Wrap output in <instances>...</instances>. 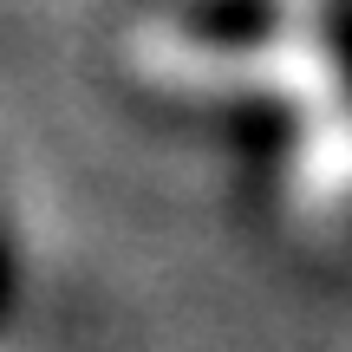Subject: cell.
Segmentation results:
<instances>
[{"label":"cell","mask_w":352,"mask_h":352,"mask_svg":"<svg viewBox=\"0 0 352 352\" xmlns=\"http://www.w3.org/2000/svg\"><path fill=\"white\" fill-rule=\"evenodd\" d=\"M131 59H138L144 78L176 85V91H267V98H287L307 111V124L327 118L333 91H340V59H333L320 0H280V26L261 46H202V39L144 26L131 39Z\"/></svg>","instance_id":"6da1fadb"}]
</instances>
